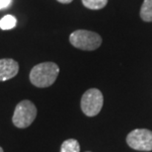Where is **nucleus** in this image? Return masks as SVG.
<instances>
[{"instance_id":"f257e3e1","label":"nucleus","mask_w":152,"mask_h":152,"mask_svg":"<svg viewBox=\"0 0 152 152\" xmlns=\"http://www.w3.org/2000/svg\"><path fill=\"white\" fill-rule=\"evenodd\" d=\"M59 67L54 62H42L35 65L30 72V81L38 88H45L56 82Z\"/></svg>"},{"instance_id":"f03ea898","label":"nucleus","mask_w":152,"mask_h":152,"mask_svg":"<svg viewBox=\"0 0 152 152\" xmlns=\"http://www.w3.org/2000/svg\"><path fill=\"white\" fill-rule=\"evenodd\" d=\"M69 42L74 48L82 50H95L102 44V38L95 32L77 30L69 36Z\"/></svg>"},{"instance_id":"7ed1b4c3","label":"nucleus","mask_w":152,"mask_h":152,"mask_svg":"<svg viewBox=\"0 0 152 152\" xmlns=\"http://www.w3.org/2000/svg\"><path fill=\"white\" fill-rule=\"evenodd\" d=\"M37 117V108L29 100H23L16 106L12 117V121L16 127L26 129L34 123Z\"/></svg>"},{"instance_id":"20e7f679","label":"nucleus","mask_w":152,"mask_h":152,"mask_svg":"<svg viewBox=\"0 0 152 152\" xmlns=\"http://www.w3.org/2000/svg\"><path fill=\"white\" fill-rule=\"evenodd\" d=\"M104 104L103 94L99 89L91 88L83 94L81 99L82 112L87 117H95L101 112Z\"/></svg>"},{"instance_id":"39448f33","label":"nucleus","mask_w":152,"mask_h":152,"mask_svg":"<svg viewBox=\"0 0 152 152\" xmlns=\"http://www.w3.org/2000/svg\"><path fill=\"white\" fill-rule=\"evenodd\" d=\"M126 142L132 149L139 151L152 150V132L146 129H137L126 136Z\"/></svg>"},{"instance_id":"423d86ee","label":"nucleus","mask_w":152,"mask_h":152,"mask_svg":"<svg viewBox=\"0 0 152 152\" xmlns=\"http://www.w3.org/2000/svg\"><path fill=\"white\" fill-rule=\"evenodd\" d=\"M19 72V64L12 58L0 59V81H6L15 77Z\"/></svg>"},{"instance_id":"0eeeda50","label":"nucleus","mask_w":152,"mask_h":152,"mask_svg":"<svg viewBox=\"0 0 152 152\" xmlns=\"http://www.w3.org/2000/svg\"><path fill=\"white\" fill-rule=\"evenodd\" d=\"M140 18L145 22H152V0H144L140 9Z\"/></svg>"},{"instance_id":"6e6552de","label":"nucleus","mask_w":152,"mask_h":152,"mask_svg":"<svg viewBox=\"0 0 152 152\" xmlns=\"http://www.w3.org/2000/svg\"><path fill=\"white\" fill-rule=\"evenodd\" d=\"M60 152H80L79 142L74 138H70L63 141L61 147H60Z\"/></svg>"},{"instance_id":"1a4fd4ad","label":"nucleus","mask_w":152,"mask_h":152,"mask_svg":"<svg viewBox=\"0 0 152 152\" xmlns=\"http://www.w3.org/2000/svg\"><path fill=\"white\" fill-rule=\"evenodd\" d=\"M108 3V0H82V4L91 10H100L104 8Z\"/></svg>"},{"instance_id":"9d476101","label":"nucleus","mask_w":152,"mask_h":152,"mask_svg":"<svg viewBox=\"0 0 152 152\" xmlns=\"http://www.w3.org/2000/svg\"><path fill=\"white\" fill-rule=\"evenodd\" d=\"M17 24V19L12 15H5L4 17L0 20V28L2 30H11L13 29Z\"/></svg>"},{"instance_id":"9b49d317","label":"nucleus","mask_w":152,"mask_h":152,"mask_svg":"<svg viewBox=\"0 0 152 152\" xmlns=\"http://www.w3.org/2000/svg\"><path fill=\"white\" fill-rule=\"evenodd\" d=\"M10 2H11V0H0V10L7 7V6L10 4Z\"/></svg>"},{"instance_id":"f8f14e48","label":"nucleus","mask_w":152,"mask_h":152,"mask_svg":"<svg viewBox=\"0 0 152 152\" xmlns=\"http://www.w3.org/2000/svg\"><path fill=\"white\" fill-rule=\"evenodd\" d=\"M57 1L62 3V4H69V3H71L73 0H57Z\"/></svg>"},{"instance_id":"ddd939ff","label":"nucleus","mask_w":152,"mask_h":152,"mask_svg":"<svg viewBox=\"0 0 152 152\" xmlns=\"http://www.w3.org/2000/svg\"><path fill=\"white\" fill-rule=\"evenodd\" d=\"M0 152H3V148L2 147H0Z\"/></svg>"},{"instance_id":"4468645a","label":"nucleus","mask_w":152,"mask_h":152,"mask_svg":"<svg viewBox=\"0 0 152 152\" xmlns=\"http://www.w3.org/2000/svg\"><path fill=\"white\" fill-rule=\"evenodd\" d=\"M87 152H90V151H87Z\"/></svg>"}]
</instances>
